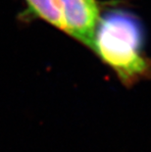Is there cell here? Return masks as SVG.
Listing matches in <instances>:
<instances>
[{
  "mask_svg": "<svg viewBox=\"0 0 151 152\" xmlns=\"http://www.w3.org/2000/svg\"><path fill=\"white\" fill-rule=\"evenodd\" d=\"M143 45V26L136 16L112 10L99 19L91 48L124 83H133L149 71Z\"/></svg>",
  "mask_w": 151,
  "mask_h": 152,
  "instance_id": "obj_1",
  "label": "cell"
},
{
  "mask_svg": "<svg viewBox=\"0 0 151 152\" xmlns=\"http://www.w3.org/2000/svg\"><path fill=\"white\" fill-rule=\"evenodd\" d=\"M58 3L65 31L91 48L100 19L96 0H58Z\"/></svg>",
  "mask_w": 151,
  "mask_h": 152,
  "instance_id": "obj_2",
  "label": "cell"
},
{
  "mask_svg": "<svg viewBox=\"0 0 151 152\" xmlns=\"http://www.w3.org/2000/svg\"><path fill=\"white\" fill-rule=\"evenodd\" d=\"M26 2L35 17L65 31L58 0H26Z\"/></svg>",
  "mask_w": 151,
  "mask_h": 152,
  "instance_id": "obj_3",
  "label": "cell"
}]
</instances>
